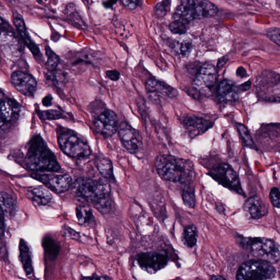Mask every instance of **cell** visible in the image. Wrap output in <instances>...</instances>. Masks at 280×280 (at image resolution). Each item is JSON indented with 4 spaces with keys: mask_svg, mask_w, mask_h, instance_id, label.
Returning a JSON list of instances; mask_svg holds the SVG:
<instances>
[{
    "mask_svg": "<svg viewBox=\"0 0 280 280\" xmlns=\"http://www.w3.org/2000/svg\"><path fill=\"white\" fill-rule=\"evenodd\" d=\"M3 96V93L1 89H0V101H1L2 99V97Z\"/></svg>",
    "mask_w": 280,
    "mask_h": 280,
    "instance_id": "cell-52",
    "label": "cell"
},
{
    "mask_svg": "<svg viewBox=\"0 0 280 280\" xmlns=\"http://www.w3.org/2000/svg\"><path fill=\"white\" fill-rule=\"evenodd\" d=\"M217 80V73L215 67L211 64H204L195 75L193 87L200 94L210 96L212 94Z\"/></svg>",
    "mask_w": 280,
    "mask_h": 280,
    "instance_id": "cell-11",
    "label": "cell"
},
{
    "mask_svg": "<svg viewBox=\"0 0 280 280\" xmlns=\"http://www.w3.org/2000/svg\"><path fill=\"white\" fill-rule=\"evenodd\" d=\"M4 214L0 208V246L3 244L2 238L4 234Z\"/></svg>",
    "mask_w": 280,
    "mask_h": 280,
    "instance_id": "cell-41",
    "label": "cell"
},
{
    "mask_svg": "<svg viewBox=\"0 0 280 280\" xmlns=\"http://www.w3.org/2000/svg\"><path fill=\"white\" fill-rule=\"evenodd\" d=\"M155 167L159 177L169 182L187 185L195 178L194 164L187 159L160 155L155 159Z\"/></svg>",
    "mask_w": 280,
    "mask_h": 280,
    "instance_id": "cell-2",
    "label": "cell"
},
{
    "mask_svg": "<svg viewBox=\"0 0 280 280\" xmlns=\"http://www.w3.org/2000/svg\"><path fill=\"white\" fill-rule=\"evenodd\" d=\"M251 86V81H249L246 82V83H244V84L241 85L239 87H238V90L244 92L249 90L250 89Z\"/></svg>",
    "mask_w": 280,
    "mask_h": 280,
    "instance_id": "cell-48",
    "label": "cell"
},
{
    "mask_svg": "<svg viewBox=\"0 0 280 280\" xmlns=\"http://www.w3.org/2000/svg\"><path fill=\"white\" fill-rule=\"evenodd\" d=\"M277 271L271 263L261 260L247 261L239 267L237 280H263L275 278Z\"/></svg>",
    "mask_w": 280,
    "mask_h": 280,
    "instance_id": "cell-7",
    "label": "cell"
},
{
    "mask_svg": "<svg viewBox=\"0 0 280 280\" xmlns=\"http://www.w3.org/2000/svg\"><path fill=\"white\" fill-rule=\"evenodd\" d=\"M183 240L188 248H192L195 246L197 240V230L193 224L186 226L184 230Z\"/></svg>",
    "mask_w": 280,
    "mask_h": 280,
    "instance_id": "cell-27",
    "label": "cell"
},
{
    "mask_svg": "<svg viewBox=\"0 0 280 280\" xmlns=\"http://www.w3.org/2000/svg\"><path fill=\"white\" fill-rule=\"evenodd\" d=\"M193 47V42L189 38H187L181 42L175 43L174 49L176 53L180 57L186 58L189 56Z\"/></svg>",
    "mask_w": 280,
    "mask_h": 280,
    "instance_id": "cell-30",
    "label": "cell"
},
{
    "mask_svg": "<svg viewBox=\"0 0 280 280\" xmlns=\"http://www.w3.org/2000/svg\"><path fill=\"white\" fill-rule=\"evenodd\" d=\"M32 178L39 181L56 193L68 191L73 183L72 178L68 174H34L32 175Z\"/></svg>",
    "mask_w": 280,
    "mask_h": 280,
    "instance_id": "cell-12",
    "label": "cell"
},
{
    "mask_svg": "<svg viewBox=\"0 0 280 280\" xmlns=\"http://www.w3.org/2000/svg\"><path fill=\"white\" fill-rule=\"evenodd\" d=\"M18 41V37L12 26L0 16V43L6 46Z\"/></svg>",
    "mask_w": 280,
    "mask_h": 280,
    "instance_id": "cell-24",
    "label": "cell"
},
{
    "mask_svg": "<svg viewBox=\"0 0 280 280\" xmlns=\"http://www.w3.org/2000/svg\"><path fill=\"white\" fill-rule=\"evenodd\" d=\"M280 33L279 27H272V28L268 29L267 31V36L269 39L276 43L278 46H280Z\"/></svg>",
    "mask_w": 280,
    "mask_h": 280,
    "instance_id": "cell-38",
    "label": "cell"
},
{
    "mask_svg": "<svg viewBox=\"0 0 280 280\" xmlns=\"http://www.w3.org/2000/svg\"><path fill=\"white\" fill-rule=\"evenodd\" d=\"M94 164L98 172L104 179L114 183L115 179L112 162L102 154H98L94 159Z\"/></svg>",
    "mask_w": 280,
    "mask_h": 280,
    "instance_id": "cell-22",
    "label": "cell"
},
{
    "mask_svg": "<svg viewBox=\"0 0 280 280\" xmlns=\"http://www.w3.org/2000/svg\"><path fill=\"white\" fill-rule=\"evenodd\" d=\"M117 1V0H110V1L104 2L103 4L104 5H105L106 7L109 8L112 7V5H113L115 3H116Z\"/></svg>",
    "mask_w": 280,
    "mask_h": 280,
    "instance_id": "cell-50",
    "label": "cell"
},
{
    "mask_svg": "<svg viewBox=\"0 0 280 280\" xmlns=\"http://www.w3.org/2000/svg\"><path fill=\"white\" fill-rule=\"evenodd\" d=\"M11 82L21 94L26 96H34L37 90V82L32 75L22 72L15 71L11 76Z\"/></svg>",
    "mask_w": 280,
    "mask_h": 280,
    "instance_id": "cell-15",
    "label": "cell"
},
{
    "mask_svg": "<svg viewBox=\"0 0 280 280\" xmlns=\"http://www.w3.org/2000/svg\"><path fill=\"white\" fill-rule=\"evenodd\" d=\"M13 21L22 41L32 53L33 56L38 57L41 55L39 48L33 42L27 31L25 21L22 16L17 12L13 13Z\"/></svg>",
    "mask_w": 280,
    "mask_h": 280,
    "instance_id": "cell-19",
    "label": "cell"
},
{
    "mask_svg": "<svg viewBox=\"0 0 280 280\" xmlns=\"http://www.w3.org/2000/svg\"><path fill=\"white\" fill-rule=\"evenodd\" d=\"M10 124L5 122L3 120L0 118V133L3 132L9 127Z\"/></svg>",
    "mask_w": 280,
    "mask_h": 280,
    "instance_id": "cell-46",
    "label": "cell"
},
{
    "mask_svg": "<svg viewBox=\"0 0 280 280\" xmlns=\"http://www.w3.org/2000/svg\"><path fill=\"white\" fill-rule=\"evenodd\" d=\"M20 111V104L12 98H4L0 101V118L10 125L18 119Z\"/></svg>",
    "mask_w": 280,
    "mask_h": 280,
    "instance_id": "cell-18",
    "label": "cell"
},
{
    "mask_svg": "<svg viewBox=\"0 0 280 280\" xmlns=\"http://www.w3.org/2000/svg\"><path fill=\"white\" fill-rule=\"evenodd\" d=\"M270 198L274 207L280 208V189L278 187L272 188L270 191Z\"/></svg>",
    "mask_w": 280,
    "mask_h": 280,
    "instance_id": "cell-39",
    "label": "cell"
},
{
    "mask_svg": "<svg viewBox=\"0 0 280 280\" xmlns=\"http://www.w3.org/2000/svg\"><path fill=\"white\" fill-rule=\"evenodd\" d=\"M53 97L49 94L43 97L42 102L43 105L45 107H49L52 105Z\"/></svg>",
    "mask_w": 280,
    "mask_h": 280,
    "instance_id": "cell-44",
    "label": "cell"
},
{
    "mask_svg": "<svg viewBox=\"0 0 280 280\" xmlns=\"http://www.w3.org/2000/svg\"><path fill=\"white\" fill-rule=\"evenodd\" d=\"M188 22L183 20H175L169 24V28L174 34L183 35L187 31Z\"/></svg>",
    "mask_w": 280,
    "mask_h": 280,
    "instance_id": "cell-34",
    "label": "cell"
},
{
    "mask_svg": "<svg viewBox=\"0 0 280 280\" xmlns=\"http://www.w3.org/2000/svg\"><path fill=\"white\" fill-rule=\"evenodd\" d=\"M58 142L60 150L69 157L82 159L92 155L90 146L83 139L72 131H65L58 137Z\"/></svg>",
    "mask_w": 280,
    "mask_h": 280,
    "instance_id": "cell-6",
    "label": "cell"
},
{
    "mask_svg": "<svg viewBox=\"0 0 280 280\" xmlns=\"http://www.w3.org/2000/svg\"><path fill=\"white\" fill-rule=\"evenodd\" d=\"M277 1H278V3L279 4V3H280V0H277Z\"/></svg>",
    "mask_w": 280,
    "mask_h": 280,
    "instance_id": "cell-53",
    "label": "cell"
},
{
    "mask_svg": "<svg viewBox=\"0 0 280 280\" xmlns=\"http://www.w3.org/2000/svg\"><path fill=\"white\" fill-rule=\"evenodd\" d=\"M15 202L12 196L4 192L0 193V208L6 215H11L15 209Z\"/></svg>",
    "mask_w": 280,
    "mask_h": 280,
    "instance_id": "cell-28",
    "label": "cell"
},
{
    "mask_svg": "<svg viewBox=\"0 0 280 280\" xmlns=\"http://www.w3.org/2000/svg\"><path fill=\"white\" fill-rule=\"evenodd\" d=\"M63 233L65 237L69 239L79 240L80 238L79 233L67 226L63 227Z\"/></svg>",
    "mask_w": 280,
    "mask_h": 280,
    "instance_id": "cell-40",
    "label": "cell"
},
{
    "mask_svg": "<svg viewBox=\"0 0 280 280\" xmlns=\"http://www.w3.org/2000/svg\"><path fill=\"white\" fill-rule=\"evenodd\" d=\"M183 199L185 205L190 208H194L195 206V197L194 189L191 187L187 186L185 187L183 192Z\"/></svg>",
    "mask_w": 280,
    "mask_h": 280,
    "instance_id": "cell-32",
    "label": "cell"
},
{
    "mask_svg": "<svg viewBox=\"0 0 280 280\" xmlns=\"http://www.w3.org/2000/svg\"><path fill=\"white\" fill-rule=\"evenodd\" d=\"M29 196L35 204L39 206L46 205L53 200V195L50 191L42 187L31 189Z\"/></svg>",
    "mask_w": 280,
    "mask_h": 280,
    "instance_id": "cell-26",
    "label": "cell"
},
{
    "mask_svg": "<svg viewBox=\"0 0 280 280\" xmlns=\"http://www.w3.org/2000/svg\"><path fill=\"white\" fill-rule=\"evenodd\" d=\"M237 75L241 78H245L248 76V73L244 67H240L237 70Z\"/></svg>",
    "mask_w": 280,
    "mask_h": 280,
    "instance_id": "cell-45",
    "label": "cell"
},
{
    "mask_svg": "<svg viewBox=\"0 0 280 280\" xmlns=\"http://www.w3.org/2000/svg\"><path fill=\"white\" fill-rule=\"evenodd\" d=\"M208 174L224 187L241 195L245 196L237 173L229 164H219L218 166L212 169Z\"/></svg>",
    "mask_w": 280,
    "mask_h": 280,
    "instance_id": "cell-8",
    "label": "cell"
},
{
    "mask_svg": "<svg viewBox=\"0 0 280 280\" xmlns=\"http://www.w3.org/2000/svg\"><path fill=\"white\" fill-rule=\"evenodd\" d=\"M148 94L152 96L171 98L178 95V92L174 87L156 79L148 80L145 84Z\"/></svg>",
    "mask_w": 280,
    "mask_h": 280,
    "instance_id": "cell-17",
    "label": "cell"
},
{
    "mask_svg": "<svg viewBox=\"0 0 280 280\" xmlns=\"http://www.w3.org/2000/svg\"><path fill=\"white\" fill-rule=\"evenodd\" d=\"M238 91L232 81L224 80L218 86L217 95L222 102H232L238 98Z\"/></svg>",
    "mask_w": 280,
    "mask_h": 280,
    "instance_id": "cell-21",
    "label": "cell"
},
{
    "mask_svg": "<svg viewBox=\"0 0 280 280\" xmlns=\"http://www.w3.org/2000/svg\"><path fill=\"white\" fill-rule=\"evenodd\" d=\"M74 194L106 215L111 208V189L105 181L88 178L77 179L71 185Z\"/></svg>",
    "mask_w": 280,
    "mask_h": 280,
    "instance_id": "cell-1",
    "label": "cell"
},
{
    "mask_svg": "<svg viewBox=\"0 0 280 280\" xmlns=\"http://www.w3.org/2000/svg\"><path fill=\"white\" fill-rule=\"evenodd\" d=\"M211 280H224L226 279L224 278L221 277V276H212L211 277Z\"/></svg>",
    "mask_w": 280,
    "mask_h": 280,
    "instance_id": "cell-51",
    "label": "cell"
},
{
    "mask_svg": "<svg viewBox=\"0 0 280 280\" xmlns=\"http://www.w3.org/2000/svg\"><path fill=\"white\" fill-rule=\"evenodd\" d=\"M183 123L191 138H195L205 133L213 125L210 120L195 115H187L185 116L183 119Z\"/></svg>",
    "mask_w": 280,
    "mask_h": 280,
    "instance_id": "cell-16",
    "label": "cell"
},
{
    "mask_svg": "<svg viewBox=\"0 0 280 280\" xmlns=\"http://www.w3.org/2000/svg\"><path fill=\"white\" fill-rule=\"evenodd\" d=\"M218 13V7L208 0H181L175 10L173 18L189 22L213 17Z\"/></svg>",
    "mask_w": 280,
    "mask_h": 280,
    "instance_id": "cell-4",
    "label": "cell"
},
{
    "mask_svg": "<svg viewBox=\"0 0 280 280\" xmlns=\"http://www.w3.org/2000/svg\"><path fill=\"white\" fill-rule=\"evenodd\" d=\"M136 260L141 270L154 274L166 267L169 259L166 252L156 251L142 252L137 256Z\"/></svg>",
    "mask_w": 280,
    "mask_h": 280,
    "instance_id": "cell-9",
    "label": "cell"
},
{
    "mask_svg": "<svg viewBox=\"0 0 280 280\" xmlns=\"http://www.w3.org/2000/svg\"><path fill=\"white\" fill-rule=\"evenodd\" d=\"M244 209L247 217L252 219H261L267 213L264 203L257 196H252L247 200Z\"/></svg>",
    "mask_w": 280,
    "mask_h": 280,
    "instance_id": "cell-20",
    "label": "cell"
},
{
    "mask_svg": "<svg viewBox=\"0 0 280 280\" xmlns=\"http://www.w3.org/2000/svg\"><path fill=\"white\" fill-rule=\"evenodd\" d=\"M43 246L49 259H56L60 250V246L56 241L51 238H46L43 240Z\"/></svg>",
    "mask_w": 280,
    "mask_h": 280,
    "instance_id": "cell-29",
    "label": "cell"
},
{
    "mask_svg": "<svg viewBox=\"0 0 280 280\" xmlns=\"http://www.w3.org/2000/svg\"><path fill=\"white\" fill-rule=\"evenodd\" d=\"M106 76L109 80L114 82L118 81L120 78V73L116 70L107 71Z\"/></svg>",
    "mask_w": 280,
    "mask_h": 280,
    "instance_id": "cell-42",
    "label": "cell"
},
{
    "mask_svg": "<svg viewBox=\"0 0 280 280\" xmlns=\"http://www.w3.org/2000/svg\"><path fill=\"white\" fill-rule=\"evenodd\" d=\"M258 94L263 99L271 101H279L280 77L274 72L262 74L257 81Z\"/></svg>",
    "mask_w": 280,
    "mask_h": 280,
    "instance_id": "cell-10",
    "label": "cell"
},
{
    "mask_svg": "<svg viewBox=\"0 0 280 280\" xmlns=\"http://www.w3.org/2000/svg\"><path fill=\"white\" fill-rule=\"evenodd\" d=\"M46 54L47 60L46 67L48 71L56 70L60 63V59L57 55L55 53L49 46L46 47Z\"/></svg>",
    "mask_w": 280,
    "mask_h": 280,
    "instance_id": "cell-33",
    "label": "cell"
},
{
    "mask_svg": "<svg viewBox=\"0 0 280 280\" xmlns=\"http://www.w3.org/2000/svg\"><path fill=\"white\" fill-rule=\"evenodd\" d=\"M240 244L252 255L260 260L276 264L280 260V251L279 244L274 240L266 238H241Z\"/></svg>",
    "mask_w": 280,
    "mask_h": 280,
    "instance_id": "cell-5",
    "label": "cell"
},
{
    "mask_svg": "<svg viewBox=\"0 0 280 280\" xmlns=\"http://www.w3.org/2000/svg\"><path fill=\"white\" fill-rule=\"evenodd\" d=\"M46 78L48 81L58 87L62 86L65 80V76L62 71L56 70L53 71H48L46 75Z\"/></svg>",
    "mask_w": 280,
    "mask_h": 280,
    "instance_id": "cell-35",
    "label": "cell"
},
{
    "mask_svg": "<svg viewBox=\"0 0 280 280\" xmlns=\"http://www.w3.org/2000/svg\"><path fill=\"white\" fill-rule=\"evenodd\" d=\"M19 257L27 277H31L34 275V269L32 266L31 251L26 241L21 239L19 245Z\"/></svg>",
    "mask_w": 280,
    "mask_h": 280,
    "instance_id": "cell-23",
    "label": "cell"
},
{
    "mask_svg": "<svg viewBox=\"0 0 280 280\" xmlns=\"http://www.w3.org/2000/svg\"><path fill=\"white\" fill-rule=\"evenodd\" d=\"M125 8L129 10H134L138 4V0H120Z\"/></svg>",
    "mask_w": 280,
    "mask_h": 280,
    "instance_id": "cell-43",
    "label": "cell"
},
{
    "mask_svg": "<svg viewBox=\"0 0 280 280\" xmlns=\"http://www.w3.org/2000/svg\"><path fill=\"white\" fill-rule=\"evenodd\" d=\"M118 131L119 140L125 149L132 155H137L142 146L139 131L127 122L120 124Z\"/></svg>",
    "mask_w": 280,
    "mask_h": 280,
    "instance_id": "cell-14",
    "label": "cell"
},
{
    "mask_svg": "<svg viewBox=\"0 0 280 280\" xmlns=\"http://www.w3.org/2000/svg\"><path fill=\"white\" fill-rule=\"evenodd\" d=\"M229 58L227 56H224L220 59H218V61L217 62V68H221L223 67V65L226 64L227 62L228 61Z\"/></svg>",
    "mask_w": 280,
    "mask_h": 280,
    "instance_id": "cell-47",
    "label": "cell"
},
{
    "mask_svg": "<svg viewBox=\"0 0 280 280\" xmlns=\"http://www.w3.org/2000/svg\"><path fill=\"white\" fill-rule=\"evenodd\" d=\"M76 215L79 222L84 226L94 227L95 219L93 211L89 206H79L76 208Z\"/></svg>",
    "mask_w": 280,
    "mask_h": 280,
    "instance_id": "cell-25",
    "label": "cell"
},
{
    "mask_svg": "<svg viewBox=\"0 0 280 280\" xmlns=\"http://www.w3.org/2000/svg\"><path fill=\"white\" fill-rule=\"evenodd\" d=\"M84 279H85V280H87V279H89V280H98V279L107 280V279H111L107 277H100V276L94 275V276H93L91 277L85 278H84Z\"/></svg>",
    "mask_w": 280,
    "mask_h": 280,
    "instance_id": "cell-49",
    "label": "cell"
},
{
    "mask_svg": "<svg viewBox=\"0 0 280 280\" xmlns=\"http://www.w3.org/2000/svg\"><path fill=\"white\" fill-rule=\"evenodd\" d=\"M170 5L171 4H170L169 0H163L156 5L154 8V12L158 17L163 18L169 12Z\"/></svg>",
    "mask_w": 280,
    "mask_h": 280,
    "instance_id": "cell-37",
    "label": "cell"
},
{
    "mask_svg": "<svg viewBox=\"0 0 280 280\" xmlns=\"http://www.w3.org/2000/svg\"><path fill=\"white\" fill-rule=\"evenodd\" d=\"M98 134L108 138L116 134L118 128L117 115L111 109H107L96 116L93 122Z\"/></svg>",
    "mask_w": 280,
    "mask_h": 280,
    "instance_id": "cell-13",
    "label": "cell"
},
{
    "mask_svg": "<svg viewBox=\"0 0 280 280\" xmlns=\"http://www.w3.org/2000/svg\"><path fill=\"white\" fill-rule=\"evenodd\" d=\"M36 112L41 120H56L64 118L63 114L56 109H48V110L42 111L36 109Z\"/></svg>",
    "mask_w": 280,
    "mask_h": 280,
    "instance_id": "cell-31",
    "label": "cell"
},
{
    "mask_svg": "<svg viewBox=\"0 0 280 280\" xmlns=\"http://www.w3.org/2000/svg\"><path fill=\"white\" fill-rule=\"evenodd\" d=\"M0 64H1V58H0Z\"/></svg>",
    "mask_w": 280,
    "mask_h": 280,
    "instance_id": "cell-54",
    "label": "cell"
},
{
    "mask_svg": "<svg viewBox=\"0 0 280 280\" xmlns=\"http://www.w3.org/2000/svg\"><path fill=\"white\" fill-rule=\"evenodd\" d=\"M25 165L37 172L56 173L61 169L56 156L40 135L33 137L27 144Z\"/></svg>",
    "mask_w": 280,
    "mask_h": 280,
    "instance_id": "cell-3",
    "label": "cell"
},
{
    "mask_svg": "<svg viewBox=\"0 0 280 280\" xmlns=\"http://www.w3.org/2000/svg\"><path fill=\"white\" fill-rule=\"evenodd\" d=\"M237 127L241 137L243 138L245 145L247 146L254 149L256 146L248 129H247L243 124L241 123H237Z\"/></svg>",
    "mask_w": 280,
    "mask_h": 280,
    "instance_id": "cell-36",
    "label": "cell"
}]
</instances>
